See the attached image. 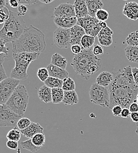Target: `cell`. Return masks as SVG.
I'll use <instances>...</instances> for the list:
<instances>
[{
    "instance_id": "603a6c76",
    "label": "cell",
    "mask_w": 138,
    "mask_h": 153,
    "mask_svg": "<svg viewBox=\"0 0 138 153\" xmlns=\"http://www.w3.org/2000/svg\"><path fill=\"white\" fill-rule=\"evenodd\" d=\"M125 53L130 62L138 64V46H127L125 49Z\"/></svg>"
},
{
    "instance_id": "f35d334b",
    "label": "cell",
    "mask_w": 138,
    "mask_h": 153,
    "mask_svg": "<svg viewBox=\"0 0 138 153\" xmlns=\"http://www.w3.org/2000/svg\"><path fill=\"white\" fill-rule=\"evenodd\" d=\"M71 50L74 55H78L83 50V48L81 45H74L71 47Z\"/></svg>"
},
{
    "instance_id": "4316f807",
    "label": "cell",
    "mask_w": 138,
    "mask_h": 153,
    "mask_svg": "<svg viewBox=\"0 0 138 153\" xmlns=\"http://www.w3.org/2000/svg\"><path fill=\"white\" fill-rule=\"evenodd\" d=\"M95 41V37L85 34L81 40V45L84 50L90 49Z\"/></svg>"
},
{
    "instance_id": "5bb4252c",
    "label": "cell",
    "mask_w": 138,
    "mask_h": 153,
    "mask_svg": "<svg viewBox=\"0 0 138 153\" xmlns=\"http://www.w3.org/2000/svg\"><path fill=\"white\" fill-rule=\"evenodd\" d=\"M54 22L58 28L64 29H70L77 25L78 19L76 17H55Z\"/></svg>"
},
{
    "instance_id": "f6af8a7d",
    "label": "cell",
    "mask_w": 138,
    "mask_h": 153,
    "mask_svg": "<svg viewBox=\"0 0 138 153\" xmlns=\"http://www.w3.org/2000/svg\"><path fill=\"white\" fill-rule=\"evenodd\" d=\"M8 78L5 73V69L4 68V66L2 64L0 65V84L5 79Z\"/></svg>"
},
{
    "instance_id": "6f0895ef",
    "label": "cell",
    "mask_w": 138,
    "mask_h": 153,
    "mask_svg": "<svg viewBox=\"0 0 138 153\" xmlns=\"http://www.w3.org/2000/svg\"><path fill=\"white\" fill-rule=\"evenodd\" d=\"M136 126H137V129L135 130V133L138 135V123H136Z\"/></svg>"
},
{
    "instance_id": "d4e9b609",
    "label": "cell",
    "mask_w": 138,
    "mask_h": 153,
    "mask_svg": "<svg viewBox=\"0 0 138 153\" xmlns=\"http://www.w3.org/2000/svg\"><path fill=\"white\" fill-rule=\"evenodd\" d=\"M52 92V102L54 104H60L63 102L64 91L62 88H53L51 89Z\"/></svg>"
},
{
    "instance_id": "681fc988",
    "label": "cell",
    "mask_w": 138,
    "mask_h": 153,
    "mask_svg": "<svg viewBox=\"0 0 138 153\" xmlns=\"http://www.w3.org/2000/svg\"><path fill=\"white\" fill-rule=\"evenodd\" d=\"M132 73L134 79L135 84L138 86V68L137 67H133L132 68Z\"/></svg>"
},
{
    "instance_id": "1f68e13d",
    "label": "cell",
    "mask_w": 138,
    "mask_h": 153,
    "mask_svg": "<svg viewBox=\"0 0 138 153\" xmlns=\"http://www.w3.org/2000/svg\"><path fill=\"white\" fill-rule=\"evenodd\" d=\"M126 42L128 46H138V30L129 34L126 39Z\"/></svg>"
},
{
    "instance_id": "cb8c5ba5",
    "label": "cell",
    "mask_w": 138,
    "mask_h": 153,
    "mask_svg": "<svg viewBox=\"0 0 138 153\" xmlns=\"http://www.w3.org/2000/svg\"><path fill=\"white\" fill-rule=\"evenodd\" d=\"M51 64L63 70H66L67 65V60L59 53H55L51 56Z\"/></svg>"
},
{
    "instance_id": "ab89813d",
    "label": "cell",
    "mask_w": 138,
    "mask_h": 153,
    "mask_svg": "<svg viewBox=\"0 0 138 153\" xmlns=\"http://www.w3.org/2000/svg\"><path fill=\"white\" fill-rule=\"evenodd\" d=\"M5 43L4 42V41L0 39V54H5L8 55V52H9V48L6 47Z\"/></svg>"
},
{
    "instance_id": "ac0fdd59",
    "label": "cell",
    "mask_w": 138,
    "mask_h": 153,
    "mask_svg": "<svg viewBox=\"0 0 138 153\" xmlns=\"http://www.w3.org/2000/svg\"><path fill=\"white\" fill-rule=\"evenodd\" d=\"M47 68L50 76L56 78L61 80H64L69 77V73L66 70H63L51 64H49Z\"/></svg>"
},
{
    "instance_id": "7c38bea8",
    "label": "cell",
    "mask_w": 138,
    "mask_h": 153,
    "mask_svg": "<svg viewBox=\"0 0 138 153\" xmlns=\"http://www.w3.org/2000/svg\"><path fill=\"white\" fill-rule=\"evenodd\" d=\"M54 16L55 17H76L74 5L69 2L60 4L54 8Z\"/></svg>"
},
{
    "instance_id": "74e56055",
    "label": "cell",
    "mask_w": 138,
    "mask_h": 153,
    "mask_svg": "<svg viewBox=\"0 0 138 153\" xmlns=\"http://www.w3.org/2000/svg\"><path fill=\"white\" fill-rule=\"evenodd\" d=\"M92 52H93V54L96 56L102 55L103 54V48L100 45L95 44L93 48Z\"/></svg>"
},
{
    "instance_id": "9c48e42d",
    "label": "cell",
    "mask_w": 138,
    "mask_h": 153,
    "mask_svg": "<svg viewBox=\"0 0 138 153\" xmlns=\"http://www.w3.org/2000/svg\"><path fill=\"white\" fill-rule=\"evenodd\" d=\"M20 82V80L8 77L0 84V105L6 104Z\"/></svg>"
},
{
    "instance_id": "6da1fadb",
    "label": "cell",
    "mask_w": 138,
    "mask_h": 153,
    "mask_svg": "<svg viewBox=\"0 0 138 153\" xmlns=\"http://www.w3.org/2000/svg\"><path fill=\"white\" fill-rule=\"evenodd\" d=\"M13 54L20 53H41L46 48L44 34L36 27H27L20 38L12 43Z\"/></svg>"
},
{
    "instance_id": "7bdbcfd3",
    "label": "cell",
    "mask_w": 138,
    "mask_h": 153,
    "mask_svg": "<svg viewBox=\"0 0 138 153\" xmlns=\"http://www.w3.org/2000/svg\"><path fill=\"white\" fill-rule=\"evenodd\" d=\"M7 146L11 150H17L19 147V143L14 141L8 140L7 142Z\"/></svg>"
},
{
    "instance_id": "680465c9",
    "label": "cell",
    "mask_w": 138,
    "mask_h": 153,
    "mask_svg": "<svg viewBox=\"0 0 138 153\" xmlns=\"http://www.w3.org/2000/svg\"><path fill=\"white\" fill-rule=\"evenodd\" d=\"M137 101L138 102V94L137 95Z\"/></svg>"
},
{
    "instance_id": "4dcf8cb0",
    "label": "cell",
    "mask_w": 138,
    "mask_h": 153,
    "mask_svg": "<svg viewBox=\"0 0 138 153\" xmlns=\"http://www.w3.org/2000/svg\"><path fill=\"white\" fill-rule=\"evenodd\" d=\"M76 88V84L75 81L70 77H68L63 80L62 89L64 91H73Z\"/></svg>"
},
{
    "instance_id": "44dd1931",
    "label": "cell",
    "mask_w": 138,
    "mask_h": 153,
    "mask_svg": "<svg viewBox=\"0 0 138 153\" xmlns=\"http://www.w3.org/2000/svg\"><path fill=\"white\" fill-rule=\"evenodd\" d=\"M37 94L40 101L47 104L52 102L51 88L48 87L46 85H44L40 88Z\"/></svg>"
},
{
    "instance_id": "9f6ffc18",
    "label": "cell",
    "mask_w": 138,
    "mask_h": 153,
    "mask_svg": "<svg viewBox=\"0 0 138 153\" xmlns=\"http://www.w3.org/2000/svg\"><path fill=\"white\" fill-rule=\"evenodd\" d=\"M40 1L42 3L47 4H50V3H51L52 2H53V0H40Z\"/></svg>"
},
{
    "instance_id": "7402d4cb",
    "label": "cell",
    "mask_w": 138,
    "mask_h": 153,
    "mask_svg": "<svg viewBox=\"0 0 138 153\" xmlns=\"http://www.w3.org/2000/svg\"><path fill=\"white\" fill-rule=\"evenodd\" d=\"M78 95L75 90L64 91L63 103L66 105H73L79 102Z\"/></svg>"
},
{
    "instance_id": "11a10c76",
    "label": "cell",
    "mask_w": 138,
    "mask_h": 153,
    "mask_svg": "<svg viewBox=\"0 0 138 153\" xmlns=\"http://www.w3.org/2000/svg\"><path fill=\"white\" fill-rule=\"evenodd\" d=\"M100 26L101 27V28H104L106 27H107V23L104 21H100Z\"/></svg>"
},
{
    "instance_id": "2e32d148",
    "label": "cell",
    "mask_w": 138,
    "mask_h": 153,
    "mask_svg": "<svg viewBox=\"0 0 138 153\" xmlns=\"http://www.w3.org/2000/svg\"><path fill=\"white\" fill-rule=\"evenodd\" d=\"M20 131L21 134L24 135L25 137L31 139L36 134L44 133V128L39 123L32 122L28 127L25 130Z\"/></svg>"
},
{
    "instance_id": "9a60e30c",
    "label": "cell",
    "mask_w": 138,
    "mask_h": 153,
    "mask_svg": "<svg viewBox=\"0 0 138 153\" xmlns=\"http://www.w3.org/2000/svg\"><path fill=\"white\" fill-rule=\"evenodd\" d=\"M70 45L72 46L74 45H81V38L86 34L84 30L78 25H76L70 28Z\"/></svg>"
},
{
    "instance_id": "d590c367",
    "label": "cell",
    "mask_w": 138,
    "mask_h": 153,
    "mask_svg": "<svg viewBox=\"0 0 138 153\" xmlns=\"http://www.w3.org/2000/svg\"><path fill=\"white\" fill-rule=\"evenodd\" d=\"M10 16V10L7 7L0 9V24H4Z\"/></svg>"
},
{
    "instance_id": "b9f144b4",
    "label": "cell",
    "mask_w": 138,
    "mask_h": 153,
    "mask_svg": "<svg viewBox=\"0 0 138 153\" xmlns=\"http://www.w3.org/2000/svg\"><path fill=\"white\" fill-rule=\"evenodd\" d=\"M100 35H104V36H112L113 34V31L109 27H107L104 28H102L100 32L99 33Z\"/></svg>"
},
{
    "instance_id": "d6986e66",
    "label": "cell",
    "mask_w": 138,
    "mask_h": 153,
    "mask_svg": "<svg viewBox=\"0 0 138 153\" xmlns=\"http://www.w3.org/2000/svg\"><path fill=\"white\" fill-rule=\"evenodd\" d=\"M114 79L113 74L108 71H103L99 74L96 79V83L99 85L109 87V86L113 82Z\"/></svg>"
},
{
    "instance_id": "5b68a950",
    "label": "cell",
    "mask_w": 138,
    "mask_h": 153,
    "mask_svg": "<svg viewBox=\"0 0 138 153\" xmlns=\"http://www.w3.org/2000/svg\"><path fill=\"white\" fill-rule=\"evenodd\" d=\"M40 53H29L26 52L13 54V57L16 62V65L12 70L10 78L25 80L28 78L27 70L29 65L33 61L38 59Z\"/></svg>"
},
{
    "instance_id": "db71d44e",
    "label": "cell",
    "mask_w": 138,
    "mask_h": 153,
    "mask_svg": "<svg viewBox=\"0 0 138 153\" xmlns=\"http://www.w3.org/2000/svg\"><path fill=\"white\" fill-rule=\"evenodd\" d=\"M7 3L5 0H0V9L4 8L6 7Z\"/></svg>"
},
{
    "instance_id": "ee69618b",
    "label": "cell",
    "mask_w": 138,
    "mask_h": 153,
    "mask_svg": "<svg viewBox=\"0 0 138 153\" xmlns=\"http://www.w3.org/2000/svg\"><path fill=\"white\" fill-rule=\"evenodd\" d=\"M28 11L27 7L24 5H20L18 7V16L19 17H21L24 16Z\"/></svg>"
},
{
    "instance_id": "484cf974",
    "label": "cell",
    "mask_w": 138,
    "mask_h": 153,
    "mask_svg": "<svg viewBox=\"0 0 138 153\" xmlns=\"http://www.w3.org/2000/svg\"><path fill=\"white\" fill-rule=\"evenodd\" d=\"M63 80L60 79L56 78L49 76L44 82V85L48 87L53 88H62Z\"/></svg>"
},
{
    "instance_id": "e575fe53",
    "label": "cell",
    "mask_w": 138,
    "mask_h": 153,
    "mask_svg": "<svg viewBox=\"0 0 138 153\" xmlns=\"http://www.w3.org/2000/svg\"><path fill=\"white\" fill-rule=\"evenodd\" d=\"M37 77L39 78L40 80L44 82L50 76L47 68H44V67L40 68L38 70L37 73Z\"/></svg>"
},
{
    "instance_id": "8992f818",
    "label": "cell",
    "mask_w": 138,
    "mask_h": 153,
    "mask_svg": "<svg viewBox=\"0 0 138 153\" xmlns=\"http://www.w3.org/2000/svg\"><path fill=\"white\" fill-rule=\"evenodd\" d=\"M29 102V96L25 87L20 84L16 88L6 105L14 113L23 117Z\"/></svg>"
},
{
    "instance_id": "d6a6232c",
    "label": "cell",
    "mask_w": 138,
    "mask_h": 153,
    "mask_svg": "<svg viewBox=\"0 0 138 153\" xmlns=\"http://www.w3.org/2000/svg\"><path fill=\"white\" fill-rule=\"evenodd\" d=\"M98 41L100 44L104 47H109L113 42L112 36L98 34Z\"/></svg>"
},
{
    "instance_id": "f907efd6",
    "label": "cell",
    "mask_w": 138,
    "mask_h": 153,
    "mask_svg": "<svg viewBox=\"0 0 138 153\" xmlns=\"http://www.w3.org/2000/svg\"><path fill=\"white\" fill-rule=\"evenodd\" d=\"M8 3L10 4V5L12 7V8H18L19 6V3L18 2V1L17 0H10L8 1Z\"/></svg>"
},
{
    "instance_id": "c3c4849f",
    "label": "cell",
    "mask_w": 138,
    "mask_h": 153,
    "mask_svg": "<svg viewBox=\"0 0 138 153\" xmlns=\"http://www.w3.org/2000/svg\"><path fill=\"white\" fill-rule=\"evenodd\" d=\"M18 2L20 5H24V4H28V5H33L39 2V1L37 0H18Z\"/></svg>"
},
{
    "instance_id": "f546056e",
    "label": "cell",
    "mask_w": 138,
    "mask_h": 153,
    "mask_svg": "<svg viewBox=\"0 0 138 153\" xmlns=\"http://www.w3.org/2000/svg\"><path fill=\"white\" fill-rule=\"evenodd\" d=\"M31 139L33 144L37 147L41 148L46 143V136L44 133L36 134Z\"/></svg>"
},
{
    "instance_id": "ffe728a7",
    "label": "cell",
    "mask_w": 138,
    "mask_h": 153,
    "mask_svg": "<svg viewBox=\"0 0 138 153\" xmlns=\"http://www.w3.org/2000/svg\"><path fill=\"white\" fill-rule=\"evenodd\" d=\"M87 6L89 16L92 17H96V14L99 10L102 9L103 3L100 0H86Z\"/></svg>"
},
{
    "instance_id": "ba28073f",
    "label": "cell",
    "mask_w": 138,
    "mask_h": 153,
    "mask_svg": "<svg viewBox=\"0 0 138 153\" xmlns=\"http://www.w3.org/2000/svg\"><path fill=\"white\" fill-rule=\"evenodd\" d=\"M77 25L82 27L86 33V34L96 37L98 36L101 30L100 21L96 17L87 16L84 18L78 19Z\"/></svg>"
},
{
    "instance_id": "8fae6325",
    "label": "cell",
    "mask_w": 138,
    "mask_h": 153,
    "mask_svg": "<svg viewBox=\"0 0 138 153\" xmlns=\"http://www.w3.org/2000/svg\"><path fill=\"white\" fill-rule=\"evenodd\" d=\"M70 40V29L57 28L54 31L53 34V41L59 48H68L71 45Z\"/></svg>"
},
{
    "instance_id": "e0dca14e",
    "label": "cell",
    "mask_w": 138,
    "mask_h": 153,
    "mask_svg": "<svg viewBox=\"0 0 138 153\" xmlns=\"http://www.w3.org/2000/svg\"><path fill=\"white\" fill-rule=\"evenodd\" d=\"M73 5L77 19L84 18L89 16V12L86 1L76 0Z\"/></svg>"
},
{
    "instance_id": "816d5d0a",
    "label": "cell",
    "mask_w": 138,
    "mask_h": 153,
    "mask_svg": "<svg viewBox=\"0 0 138 153\" xmlns=\"http://www.w3.org/2000/svg\"><path fill=\"white\" fill-rule=\"evenodd\" d=\"M130 117L134 122L138 123V113H132Z\"/></svg>"
},
{
    "instance_id": "83f0119b",
    "label": "cell",
    "mask_w": 138,
    "mask_h": 153,
    "mask_svg": "<svg viewBox=\"0 0 138 153\" xmlns=\"http://www.w3.org/2000/svg\"><path fill=\"white\" fill-rule=\"evenodd\" d=\"M21 133L20 130L17 127H14L7 134V138L8 140L18 142L21 138Z\"/></svg>"
},
{
    "instance_id": "4fadbf2b",
    "label": "cell",
    "mask_w": 138,
    "mask_h": 153,
    "mask_svg": "<svg viewBox=\"0 0 138 153\" xmlns=\"http://www.w3.org/2000/svg\"><path fill=\"white\" fill-rule=\"evenodd\" d=\"M123 14L131 20L138 19V4L136 2H126L123 8Z\"/></svg>"
},
{
    "instance_id": "7dc6e473",
    "label": "cell",
    "mask_w": 138,
    "mask_h": 153,
    "mask_svg": "<svg viewBox=\"0 0 138 153\" xmlns=\"http://www.w3.org/2000/svg\"><path fill=\"white\" fill-rule=\"evenodd\" d=\"M131 113L129 110V108H124L122 110L120 117L123 118H128L129 117H131Z\"/></svg>"
},
{
    "instance_id": "60d3db41",
    "label": "cell",
    "mask_w": 138,
    "mask_h": 153,
    "mask_svg": "<svg viewBox=\"0 0 138 153\" xmlns=\"http://www.w3.org/2000/svg\"><path fill=\"white\" fill-rule=\"evenodd\" d=\"M123 108L120 105H115L112 108V114L115 117L120 116L122 111Z\"/></svg>"
},
{
    "instance_id": "bcb514c9",
    "label": "cell",
    "mask_w": 138,
    "mask_h": 153,
    "mask_svg": "<svg viewBox=\"0 0 138 153\" xmlns=\"http://www.w3.org/2000/svg\"><path fill=\"white\" fill-rule=\"evenodd\" d=\"M129 110H130L131 113H138V104L137 100L135 102L132 103L129 106Z\"/></svg>"
},
{
    "instance_id": "30bf717a",
    "label": "cell",
    "mask_w": 138,
    "mask_h": 153,
    "mask_svg": "<svg viewBox=\"0 0 138 153\" xmlns=\"http://www.w3.org/2000/svg\"><path fill=\"white\" fill-rule=\"evenodd\" d=\"M22 117L13 112L6 104L0 105V127H16Z\"/></svg>"
},
{
    "instance_id": "8d00e7d4",
    "label": "cell",
    "mask_w": 138,
    "mask_h": 153,
    "mask_svg": "<svg viewBox=\"0 0 138 153\" xmlns=\"http://www.w3.org/2000/svg\"><path fill=\"white\" fill-rule=\"evenodd\" d=\"M109 14L107 11L104 9H100L96 14V18L100 21H106L109 19Z\"/></svg>"
},
{
    "instance_id": "52a82bcc",
    "label": "cell",
    "mask_w": 138,
    "mask_h": 153,
    "mask_svg": "<svg viewBox=\"0 0 138 153\" xmlns=\"http://www.w3.org/2000/svg\"><path fill=\"white\" fill-rule=\"evenodd\" d=\"M90 101L102 107L109 108L110 93L108 87H104L93 83L89 91Z\"/></svg>"
},
{
    "instance_id": "3957f363",
    "label": "cell",
    "mask_w": 138,
    "mask_h": 153,
    "mask_svg": "<svg viewBox=\"0 0 138 153\" xmlns=\"http://www.w3.org/2000/svg\"><path fill=\"white\" fill-rule=\"evenodd\" d=\"M101 59L93 54L92 50H84L78 55H75L72 62L75 72L84 80L99 71L101 67Z\"/></svg>"
},
{
    "instance_id": "277c9868",
    "label": "cell",
    "mask_w": 138,
    "mask_h": 153,
    "mask_svg": "<svg viewBox=\"0 0 138 153\" xmlns=\"http://www.w3.org/2000/svg\"><path fill=\"white\" fill-rule=\"evenodd\" d=\"M25 21L15 12L10 11V16L0 30V39L5 44L13 42L20 38L26 28Z\"/></svg>"
},
{
    "instance_id": "836d02e7",
    "label": "cell",
    "mask_w": 138,
    "mask_h": 153,
    "mask_svg": "<svg viewBox=\"0 0 138 153\" xmlns=\"http://www.w3.org/2000/svg\"><path fill=\"white\" fill-rule=\"evenodd\" d=\"M31 123L32 122L28 118L22 117L18 121L17 124V126L20 130H23L27 128V127H28Z\"/></svg>"
},
{
    "instance_id": "7a4b0ae2",
    "label": "cell",
    "mask_w": 138,
    "mask_h": 153,
    "mask_svg": "<svg viewBox=\"0 0 138 153\" xmlns=\"http://www.w3.org/2000/svg\"><path fill=\"white\" fill-rule=\"evenodd\" d=\"M110 93V106L120 105L123 108H129L132 103L137 100L138 86L137 84H126L113 81L108 87Z\"/></svg>"
},
{
    "instance_id": "f1b7e54d",
    "label": "cell",
    "mask_w": 138,
    "mask_h": 153,
    "mask_svg": "<svg viewBox=\"0 0 138 153\" xmlns=\"http://www.w3.org/2000/svg\"><path fill=\"white\" fill-rule=\"evenodd\" d=\"M20 145L24 149H25L31 153H36L41 149L40 147H37L33 144L31 139H28L25 141H21L20 143Z\"/></svg>"
},
{
    "instance_id": "f5cc1de1",
    "label": "cell",
    "mask_w": 138,
    "mask_h": 153,
    "mask_svg": "<svg viewBox=\"0 0 138 153\" xmlns=\"http://www.w3.org/2000/svg\"><path fill=\"white\" fill-rule=\"evenodd\" d=\"M8 57V56L5 54H0V65L2 64L4 62L6 58Z\"/></svg>"
},
{
    "instance_id": "91938a15",
    "label": "cell",
    "mask_w": 138,
    "mask_h": 153,
    "mask_svg": "<svg viewBox=\"0 0 138 153\" xmlns=\"http://www.w3.org/2000/svg\"></svg>"
}]
</instances>
